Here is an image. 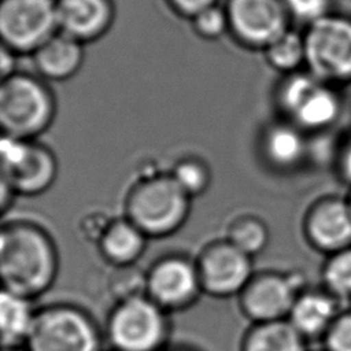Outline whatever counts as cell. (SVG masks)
Here are the masks:
<instances>
[{
  "label": "cell",
  "mask_w": 351,
  "mask_h": 351,
  "mask_svg": "<svg viewBox=\"0 0 351 351\" xmlns=\"http://www.w3.org/2000/svg\"><path fill=\"white\" fill-rule=\"evenodd\" d=\"M58 271V247L44 226L19 218L3 222L0 230L3 289L34 300L52 287Z\"/></svg>",
  "instance_id": "1"
},
{
  "label": "cell",
  "mask_w": 351,
  "mask_h": 351,
  "mask_svg": "<svg viewBox=\"0 0 351 351\" xmlns=\"http://www.w3.org/2000/svg\"><path fill=\"white\" fill-rule=\"evenodd\" d=\"M191 200L170 173H154L136 181L125 197V217L147 237H166L186 221Z\"/></svg>",
  "instance_id": "2"
},
{
  "label": "cell",
  "mask_w": 351,
  "mask_h": 351,
  "mask_svg": "<svg viewBox=\"0 0 351 351\" xmlns=\"http://www.w3.org/2000/svg\"><path fill=\"white\" fill-rule=\"evenodd\" d=\"M55 115V97L40 78L14 73L1 80L0 125L3 136L37 138L51 126Z\"/></svg>",
  "instance_id": "3"
},
{
  "label": "cell",
  "mask_w": 351,
  "mask_h": 351,
  "mask_svg": "<svg viewBox=\"0 0 351 351\" xmlns=\"http://www.w3.org/2000/svg\"><path fill=\"white\" fill-rule=\"evenodd\" d=\"M277 106L284 119L307 133L333 126L343 111V99L337 89L311 73L287 74L277 89Z\"/></svg>",
  "instance_id": "4"
},
{
  "label": "cell",
  "mask_w": 351,
  "mask_h": 351,
  "mask_svg": "<svg viewBox=\"0 0 351 351\" xmlns=\"http://www.w3.org/2000/svg\"><path fill=\"white\" fill-rule=\"evenodd\" d=\"M27 351H101L96 321L84 308L56 303L37 308Z\"/></svg>",
  "instance_id": "5"
},
{
  "label": "cell",
  "mask_w": 351,
  "mask_h": 351,
  "mask_svg": "<svg viewBox=\"0 0 351 351\" xmlns=\"http://www.w3.org/2000/svg\"><path fill=\"white\" fill-rule=\"evenodd\" d=\"M169 313L147 295L117 302L107 319L114 351H162L169 337Z\"/></svg>",
  "instance_id": "6"
},
{
  "label": "cell",
  "mask_w": 351,
  "mask_h": 351,
  "mask_svg": "<svg viewBox=\"0 0 351 351\" xmlns=\"http://www.w3.org/2000/svg\"><path fill=\"white\" fill-rule=\"evenodd\" d=\"M303 36L307 71L337 88L351 84V19L328 14Z\"/></svg>",
  "instance_id": "7"
},
{
  "label": "cell",
  "mask_w": 351,
  "mask_h": 351,
  "mask_svg": "<svg viewBox=\"0 0 351 351\" xmlns=\"http://www.w3.org/2000/svg\"><path fill=\"white\" fill-rule=\"evenodd\" d=\"M1 182L15 195L36 196L51 188L58 176V159L37 138L3 136L0 143Z\"/></svg>",
  "instance_id": "8"
},
{
  "label": "cell",
  "mask_w": 351,
  "mask_h": 351,
  "mask_svg": "<svg viewBox=\"0 0 351 351\" xmlns=\"http://www.w3.org/2000/svg\"><path fill=\"white\" fill-rule=\"evenodd\" d=\"M56 32V0H1L0 36L11 51L33 53Z\"/></svg>",
  "instance_id": "9"
},
{
  "label": "cell",
  "mask_w": 351,
  "mask_h": 351,
  "mask_svg": "<svg viewBox=\"0 0 351 351\" xmlns=\"http://www.w3.org/2000/svg\"><path fill=\"white\" fill-rule=\"evenodd\" d=\"M303 289V280L298 274L274 270L254 273L237 295L239 306L252 324L287 319Z\"/></svg>",
  "instance_id": "10"
},
{
  "label": "cell",
  "mask_w": 351,
  "mask_h": 351,
  "mask_svg": "<svg viewBox=\"0 0 351 351\" xmlns=\"http://www.w3.org/2000/svg\"><path fill=\"white\" fill-rule=\"evenodd\" d=\"M195 262L203 292L214 298L239 295L254 276L252 256L226 239L204 245Z\"/></svg>",
  "instance_id": "11"
},
{
  "label": "cell",
  "mask_w": 351,
  "mask_h": 351,
  "mask_svg": "<svg viewBox=\"0 0 351 351\" xmlns=\"http://www.w3.org/2000/svg\"><path fill=\"white\" fill-rule=\"evenodd\" d=\"M145 274V295L167 313L191 307L203 292L196 262L184 255L162 256Z\"/></svg>",
  "instance_id": "12"
},
{
  "label": "cell",
  "mask_w": 351,
  "mask_h": 351,
  "mask_svg": "<svg viewBox=\"0 0 351 351\" xmlns=\"http://www.w3.org/2000/svg\"><path fill=\"white\" fill-rule=\"evenodd\" d=\"M302 233L310 248L325 256L351 247V207L347 196L324 195L306 208Z\"/></svg>",
  "instance_id": "13"
},
{
  "label": "cell",
  "mask_w": 351,
  "mask_h": 351,
  "mask_svg": "<svg viewBox=\"0 0 351 351\" xmlns=\"http://www.w3.org/2000/svg\"><path fill=\"white\" fill-rule=\"evenodd\" d=\"M229 29L245 45L266 48L288 30V12L281 0H228Z\"/></svg>",
  "instance_id": "14"
},
{
  "label": "cell",
  "mask_w": 351,
  "mask_h": 351,
  "mask_svg": "<svg viewBox=\"0 0 351 351\" xmlns=\"http://www.w3.org/2000/svg\"><path fill=\"white\" fill-rule=\"evenodd\" d=\"M110 0H56L58 30L81 41H92L112 22Z\"/></svg>",
  "instance_id": "15"
},
{
  "label": "cell",
  "mask_w": 351,
  "mask_h": 351,
  "mask_svg": "<svg viewBox=\"0 0 351 351\" xmlns=\"http://www.w3.org/2000/svg\"><path fill=\"white\" fill-rule=\"evenodd\" d=\"M341 311V302L321 289L304 288L296 298L288 321L306 339L324 337L337 314Z\"/></svg>",
  "instance_id": "16"
},
{
  "label": "cell",
  "mask_w": 351,
  "mask_h": 351,
  "mask_svg": "<svg viewBox=\"0 0 351 351\" xmlns=\"http://www.w3.org/2000/svg\"><path fill=\"white\" fill-rule=\"evenodd\" d=\"M306 133L288 121L269 125L261 137L265 162L276 170L288 171L299 167L307 155Z\"/></svg>",
  "instance_id": "17"
},
{
  "label": "cell",
  "mask_w": 351,
  "mask_h": 351,
  "mask_svg": "<svg viewBox=\"0 0 351 351\" xmlns=\"http://www.w3.org/2000/svg\"><path fill=\"white\" fill-rule=\"evenodd\" d=\"M33 60L43 78L51 81L69 80L82 64V43L58 30L33 52Z\"/></svg>",
  "instance_id": "18"
},
{
  "label": "cell",
  "mask_w": 351,
  "mask_h": 351,
  "mask_svg": "<svg viewBox=\"0 0 351 351\" xmlns=\"http://www.w3.org/2000/svg\"><path fill=\"white\" fill-rule=\"evenodd\" d=\"M147 236L126 217L110 219L97 239L101 256L114 267L133 266L145 251Z\"/></svg>",
  "instance_id": "19"
},
{
  "label": "cell",
  "mask_w": 351,
  "mask_h": 351,
  "mask_svg": "<svg viewBox=\"0 0 351 351\" xmlns=\"http://www.w3.org/2000/svg\"><path fill=\"white\" fill-rule=\"evenodd\" d=\"M37 308L33 299L1 291L0 295V319L3 348L22 347L26 344L34 324Z\"/></svg>",
  "instance_id": "20"
},
{
  "label": "cell",
  "mask_w": 351,
  "mask_h": 351,
  "mask_svg": "<svg viewBox=\"0 0 351 351\" xmlns=\"http://www.w3.org/2000/svg\"><path fill=\"white\" fill-rule=\"evenodd\" d=\"M241 351H306V339L288 319L258 322L245 332Z\"/></svg>",
  "instance_id": "21"
},
{
  "label": "cell",
  "mask_w": 351,
  "mask_h": 351,
  "mask_svg": "<svg viewBox=\"0 0 351 351\" xmlns=\"http://www.w3.org/2000/svg\"><path fill=\"white\" fill-rule=\"evenodd\" d=\"M269 228L262 218L244 213L236 215L228 225L226 240L250 256L262 252L269 243Z\"/></svg>",
  "instance_id": "22"
},
{
  "label": "cell",
  "mask_w": 351,
  "mask_h": 351,
  "mask_svg": "<svg viewBox=\"0 0 351 351\" xmlns=\"http://www.w3.org/2000/svg\"><path fill=\"white\" fill-rule=\"evenodd\" d=\"M267 63L277 71L292 74L306 63L304 36L295 30H285L265 48Z\"/></svg>",
  "instance_id": "23"
},
{
  "label": "cell",
  "mask_w": 351,
  "mask_h": 351,
  "mask_svg": "<svg viewBox=\"0 0 351 351\" xmlns=\"http://www.w3.org/2000/svg\"><path fill=\"white\" fill-rule=\"evenodd\" d=\"M321 278L324 288L337 300H351V247L325 258Z\"/></svg>",
  "instance_id": "24"
},
{
  "label": "cell",
  "mask_w": 351,
  "mask_h": 351,
  "mask_svg": "<svg viewBox=\"0 0 351 351\" xmlns=\"http://www.w3.org/2000/svg\"><path fill=\"white\" fill-rule=\"evenodd\" d=\"M170 174L181 189L191 197L204 193L211 181L210 167L197 156H184L178 159Z\"/></svg>",
  "instance_id": "25"
},
{
  "label": "cell",
  "mask_w": 351,
  "mask_h": 351,
  "mask_svg": "<svg viewBox=\"0 0 351 351\" xmlns=\"http://www.w3.org/2000/svg\"><path fill=\"white\" fill-rule=\"evenodd\" d=\"M147 274L137 270L136 266L115 267V273L110 278V291L117 302L145 295Z\"/></svg>",
  "instance_id": "26"
},
{
  "label": "cell",
  "mask_w": 351,
  "mask_h": 351,
  "mask_svg": "<svg viewBox=\"0 0 351 351\" xmlns=\"http://www.w3.org/2000/svg\"><path fill=\"white\" fill-rule=\"evenodd\" d=\"M192 21L197 34L204 38H218L229 29L226 8H221L217 4L200 11Z\"/></svg>",
  "instance_id": "27"
},
{
  "label": "cell",
  "mask_w": 351,
  "mask_h": 351,
  "mask_svg": "<svg viewBox=\"0 0 351 351\" xmlns=\"http://www.w3.org/2000/svg\"><path fill=\"white\" fill-rule=\"evenodd\" d=\"M322 339L326 351H351V308H341Z\"/></svg>",
  "instance_id": "28"
},
{
  "label": "cell",
  "mask_w": 351,
  "mask_h": 351,
  "mask_svg": "<svg viewBox=\"0 0 351 351\" xmlns=\"http://www.w3.org/2000/svg\"><path fill=\"white\" fill-rule=\"evenodd\" d=\"M288 15L310 25L324 16L330 10V0H281Z\"/></svg>",
  "instance_id": "29"
},
{
  "label": "cell",
  "mask_w": 351,
  "mask_h": 351,
  "mask_svg": "<svg viewBox=\"0 0 351 351\" xmlns=\"http://www.w3.org/2000/svg\"><path fill=\"white\" fill-rule=\"evenodd\" d=\"M335 166L340 181L351 188V136H348L339 147Z\"/></svg>",
  "instance_id": "30"
},
{
  "label": "cell",
  "mask_w": 351,
  "mask_h": 351,
  "mask_svg": "<svg viewBox=\"0 0 351 351\" xmlns=\"http://www.w3.org/2000/svg\"><path fill=\"white\" fill-rule=\"evenodd\" d=\"M171 5L184 15L193 18L200 11L217 4V0H169Z\"/></svg>",
  "instance_id": "31"
},
{
  "label": "cell",
  "mask_w": 351,
  "mask_h": 351,
  "mask_svg": "<svg viewBox=\"0 0 351 351\" xmlns=\"http://www.w3.org/2000/svg\"><path fill=\"white\" fill-rule=\"evenodd\" d=\"M0 70H1V80L15 73L14 51H11L5 45H1V51H0Z\"/></svg>",
  "instance_id": "32"
},
{
  "label": "cell",
  "mask_w": 351,
  "mask_h": 351,
  "mask_svg": "<svg viewBox=\"0 0 351 351\" xmlns=\"http://www.w3.org/2000/svg\"><path fill=\"white\" fill-rule=\"evenodd\" d=\"M162 351H196L193 348H189V347H184V346H178V347H165Z\"/></svg>",
  "instance_id": "33"
},
{
  "label": "cell",
  "mask_w": 351,
  "mask_h": 351,
  "mask_svg": "<svg viewBox=\"0 0 351 351\" xmlns=\"http://www.w3.org/2000/svg\"><path fill=\"white\" fill-rule=\"evenodd\" d=\"M3 351H27V348L22 347H11V348H3Z\"/></svg>",
  "instance_id": "34"
},
{
  "label": "cell",
  "mask_w": 351,
  "mask_h": 351,
  "mask_svg": "<svg viewBox=\"0 0 351 351\" xmlns=\"http://www.w3.org/2000/svg\"><path fill=\"white\" fill-rule=\"evenodd\" d=\"M346 196H347V200H348V203H350V207H351V188H350V192H348Z\"/></svg>",
  "instance_id": "35"
}]
</instances>
